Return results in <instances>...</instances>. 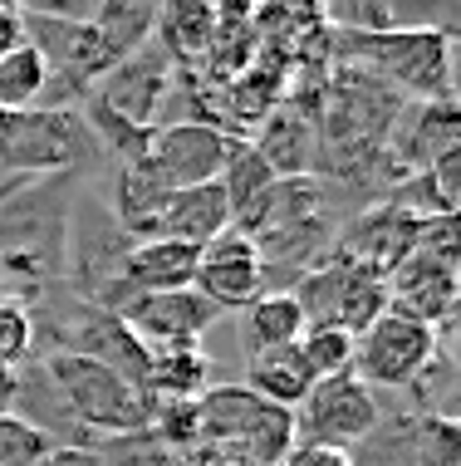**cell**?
Masks as SVG:
<instances>
[{"mask_svg":"<svg viewBox=\"0 0 461 466\" xmlns=\"http://www.w3.org/2000/svg\"><path fill=\"white\" fill-rule=\"evenodd\" d=\"M49 94V69L30 45H15L0 59V108L5 113H25L40 108V98Z\"/></svg>","mask_w":461,"mask_h":466,"instance_id":"cell-21","label":"cell"},{"mask_svg":"<svg viewBox=\"0 0 461 466\" xmlns=\"http://www.w3.org/2000/svg\"><path fill=\"white\" fill-rule=\"evenodd\" d=\"M226 226H231V201L221 192V182H206V187H186V192L167 197L157 241H177V246L202 250L206 241H216Z\"/></svg>","mask_w":461,"mask_h":466,"instance_id":"cell-11","label":"cell"},{"mask_svg":"<svg viewBox=\"0 0 461 466\" xmlns=\"http://www.w3.org/2000/svg\"><path fill=\"white\" fill-rule=\"evenodd\" d=\"M413 466H461V422L413 412Z\"/></svg>","mask_w":461,"mask_h":466,"instance_id":"cell-23","label":"cell"},{"mask_svg":"<svg viewBox=\"0 0 461 466\" xmlns=\"http://www.w3.org/2000/svg\"><path fill=\"white\" fill-rule=\"evenodd\" d=\"M40 369L55 388V398L65 402V412L74 418L79 432H89L94 442L104 437H123V432H143L153 402L138 383L118 378L114 369L79 354H40Z\"/></svg>","mask_w":461,"mask_h":466,"instance_id":"cell-3","label":"cell"},{"mask_svg":"<svg viewBox=\"0 0 461 466\" xmlns=\"http://www.w3.org/2000/svg\"><path fill=\"white\" fill-rule=\"evenodd\" d=\"M89 25L118 59H128V55H138V49H147V40H153L157 5H143V0H104V5H94Z\"/></svg>","mask_w":461,"mask_h":466,"instance_id":"cell-19","label":"cell"},{"mask_svg":"<svg viewBox=\"0 0 461 466\" xmlns=\"http://www.w3.org/2000/svg\"><path fill=\"white\" fill-rule=\"evenodd\" d=\"M280 466H354L344 451H319V447H295Z\"/></svg>","mask_w":461,"mask_h":466,"instance_id":"cell-28","label":"cell"},{"mask_svg":"<svg viewBox=\"0 0 461 466\" xmlns=\"http://www.w3.org/2000/svg\"><path fill=\"white\" fill-rule=\"evenodd\" d=\"M339 49L368 74L388 79L393 89L422 98V104H452L456 79V40L442 25H403L388 35H339Z\"/></svg>","mask_w":461,"mask_h":466,"instance_id":"cell-2","label":"cell"},{"mask_svg":"<svg viewBox=\"0 0 461 466\" xmlns=\"http://www.w3.org/2000/svg\"><path fill=\"white\" fill-rule=\"evenodd\" d=\"M319 25H334L344 35H388L403 30V10L383 5V0H339V5L319 10Z\"/></svg>","mask_w":461,"mask_h":466,"instance_id":"cell-24","label":"cell"},{"mask_svg":"<svg viewBox=\"0 0 461 466\" xmlns=\"http://www.w3.org/2000/svg\"><path fill=\"white\" fill-rule=\"evenodd\" d=\"M266 275H270V266L260 260L256 241L246 231H236V226H226L216 241H206L202 250H196L192 289L216 314H241L266 295Z\"/></svg>","mask_w":461,"mask_h":466,"instance_id":"cell-9","label":"cell"},{"mask_svg":"<svg viewBox=\"0 0 461 466\" xmlns=\"http://www.w3.org/2000/svg\"><path fill=\"white\" fill-rule=\"evenodd\" d=\"M246 143L260 153L270 172H276V182L285 177H305L309 167V118H295L290 108L270 113V118H260V133L246 137Z\"/></svg>","mask_w":461,"mask_h":466,"instance_id":"cell-18","label":"cell"},{"mask_svg":"<svg viewBox=\"0 0 461 466\" xmlns=\"http://www.w3.org/2000/svg\"><path fill=\"white\" fill-rule=\"evenodd\" d=\"M246 393H256L260 402H270V408L280 412H295L305 402V393L315 388V378H309L300 349H266V354H251L246 359V378H241Z\"/></svg>","mask_w":461,"mask_h":466,"instance_id":"cell-15","label":"cell"},{"mask_svg":"<svg viewBox=\"0 0 461 466\" xmlns=\"http://www.w3.org/2000/svg\"><path fill=\"white\" fill-rule=\"evenodd\" d=\"M295 349H300V359H305V369H309L315 383L354 373V334H348V329H334V324H309Z\"/></svg>","mask_w":461,"mask_h":466,"instance_id":"cell-22","label":"cell"},{"mask_svg":"<svg viewBox=\"0 0 461 466\" xmlns=\"http://www.w3.org/2000/svg\"><path fill=\"white\" fill-rule=\"evenodd\" d=\"M10 123H15V113L0 108V157H5V143H10Z\"/></svg>","mask_w":461,"mask_h":466,"instance_id":"cell-33","label":"cell"},{"mask_svg":"<svg viewBox=\"0 0 461 466\" xmlns=\"http://www.w3.org/2000/svg\"><path fill=\"white\" fill-rule=\"evenodd\" d=\"M211 388V359L202 344L153 349L143 373V393L153 402H196Z\"/></svg>","mask_w":461,"mask_h":466,"instance_id":"cell-14","label":"cell"},{"mask_svg":"<svg viewBox=\"0 0 461 466\" xmlns=\"http://www.w3.org/2000/svg\"><path fill=\"white\" fill-rule=\"evenodd\" d=\"M118 319L128 324V334L153 354V349H182L202 344L206 329L221 319L196 289H162V295H133L118 309Z\"/></svg>","mask_w":461,"mask_h":466,"instance_id":"cell-10","label":"cell"},{"mask_svg":"<svg viewBox=\"0 0 461 466\" xmlns=\"http://www.w3.org/2000/svg\"><path fill=\"white\" fill-rule=\"evenodd\" d=\"M94 157H104V153H98L79 108H25L10 123V143H5L0 167L10 177L35 182V177H74Z\"/></svg>","mask_w":461,"mask_h":466,"instance_id":"cell-5","label":"cell"},{"mask_svg":"<svg viewBox=\"0 0 461 466\" xmlns=\"http://www.w3.org/2000/svg\"><path fill=\"white\" fill-rule=\"evenodd\" d=\"M290 418H295V447L344 451L348 457V451L378 427L383 408H378V398H373L368 383H358L354 373H344V378L315 383Z\"/></svg>","mask_w":461,"mask_h":466,"instance_id":"cell-7","label":"cell"},{"mask_svg":"<svg viewBox=\"0 0 461 466\" xmlns=\"http://www.w3.org/2000/svg\"><path fill=\"white\" fill-rule=\"evenodd\" d=\"M35 354V324H30V305L20 295H0V369L20 373Z\"/></svg>","mask_w":461,"mask_h":466,"instance_id":"cell-25","label":"cell"},{"mask_svg":"<svg viewBox=\"0 0 461 466\" xmlns=\"http://www.w3.org/2000/svg\"><path fill=\"white\" fill-rule=\"evenodd\" d=\"M177 466H221V461L211 457L206 447H192V451H182V457H177Z\"/></svg>","mask_w":461,"mask_h":466,"instance_id":"cell-32","label":"cell"},{"mask_svg":"<svg viewBox=\"0 0 461 466\" xmlns=\"http://www.w3.org/2000/svg\"><path fill=\"white\" fill-rule=\"evenodd\" d=\"M162 94H167V74H162L157 59H147V49H138V55L123 59V65L108 74L104 84H94L89 98H98L104 108L123 113L128 123H143V128H153Z\"/></svg>","mask_w":461,"mask_h":466,"instance_id":"cell-12","label":"cell"},{"mask_svg":"<svg viewBox=\"0 0 461 466\" xmlns=\"http://www.w3.org/2000/svg\"><path fill=\"white\" fill-rule=\"evenodd\" d=\"M123 280L133 295H162V289H192L196 280V250L177 241H143L123 260Z\"/></svg>","mask_w":461,"mask_h":466,"instance_id":"cell-16","label":"cell"},{"mask_svg":"<svg viewBox=\"0 0 461 466\" xmlns=\"http://www.w3.org/2000/svg\"><path fill=\"white\" fill-rule=\"evenodd\" d=\"M55 451V442L40 432V427H30L25 418H0V466H45V457Z\"/></svg>","mask_w":461,"mask_h":466,"instance_id":"cell-27","label":"cell"},{"mask_svg":"<svg viewBox=\"0 0 461 466\" xmlns=\"http://www.w3.org/2000/svg\"><path fill=\"white\" fill-rule=\"evenodd\" d=\"M216 182H221V192H226V201H231V221H236L241 211H251L256 201L276 187V172L260 162V153L246 143V137H236L231 153H226V167H221Z\"/></svg>","mask_w":461,"mask_h":466,"instance_id":"cell-20","label":"cell"},{"mask_svg":"<svg viewBox=\"0 0 461 466\" xmlns=\"http://www.w3.org/2000/svg\"><path fill=\"white\" fill-rule=\"evenodd\" d=\"M388 309L413 314V319L446 329L456 314V236L452 217H432L417 226V241L403 260L388 270Z\"/></svg>","mask_w":461,"mask_h":466,"instance_id":"cell-4","label":"cell"},{"mask_svg":"<svg viewBox=\"0 0 461 466\" xmlns=\"http://www.w3.org/2000/svg\"><path fill=\"white\" fill-rule=\"evenodd\" d=\"M15 45H25V20H20L15 5H0V59H5Z\"/></svg>","mask_w":461,"mask_h":466,"instance_id":"cell-29","label":"cell"},{"mask_svg":"<svg viewBox=\"0 0 461 466\" xmlns=\"http://www.w3.org/2000/svg\"><path fill=\"white\" fill-rule=\"evenodd\" d=\"M236 137L216 123L186 118V123H167V128H153V143H147L143 162L153 167V177L167 187V192H186V187H206L221 177Z\"/></svg>","mask_w":461,"mask_h":466,"instance_id":"cell-8","label":"cell"},{"mask_svg":"<svg viewBox=\"0 0 461 466\" xmlns=\"http://www.w3.org/2000/svg\"><path fill=\"white\" fill-rule=\"evenodd\" d=\"M241 334H246V359L266 349H290L305 334V309L290 289H266L251 309H241Z\"/></svg>","mask_w":461,"mask_h":466,"instance_id":"cell-17","label":"cell"},{"mask_svg":"<svg viewBox=\"0 0 461 466\" xmlns=\"http://www.w3.org/2000/svg\"><path fill=\"white\" fill-rule=\"evenodd\" d=\"M196 447L221 466H280L295 451V418L241 383H211L196 398Z\"/></svg>","mask_w":461,"mask_h":466,"instance_id":"cell-1","label":"cell"},{"mask_svg":"<svg viewBox=\"0 0 461 466\" xmlns=\"http://www.w3.org/2000/svg\"><path fill=\"white\" fill-rule=\"evenodd\" d=\"M45 466H104L94 447H55L45 457Z\"/></svg>","mask_w":461,"mask_h":466,"instance_id":"cell-30","label":"cell"},{"mask_svg":"<svg viewBox=\"0 0 461 466\" xmlns=\"http://www.w3.org/2000/svg\"><path fill=\"white\" fill-rule=\"evenodd\" d=\"M98 461L104 466H177V457H172L167 447L157 442L153 432H123V437H104V442H94Z\"/></svg>","mask_w":461,"mask_h":466,"instance_id":"cell-26","label":"cell"},{"mask_svg":"<svg viewBox=\"0 0 461 466\" xmlns=\"http://www.w3.org/2000/svg\"><path fill=\"white\" fill-rule=\"evenodd\" d=\"M167 197L172 192L153 177V167L138 157V162H128V167H118L108 211H114L118 231L128 236L133 246H143V241H157V226H162V207H167Z\"/></svg>","mask_w":461,"mask_h":466,"instance_id":"cell-13","label":"cell"},{"mask_svg":"<svg viewBox=\"0 0 461 466\" xmlns=\"http://www.w3.org/2000/svg\"><path fill=\"white\" fill-rule=\"evenodd\" d=\"M15 393H20V373L0 369V418H10V412H15Z\"/></svg>","mask_w":461,"mask_h":466,"instance_id":"cell-31","label":"cell"},{"mask_svg":"<svg viewBox=\"0 0 461 466\" xmlns=\"http://www.w3.org/2000/svg\"><path fill=\"white\" fill-rule=\"evenodd\" d=\"M437 354H442V329L413 319V314L383 309L354 339V378L368 388H413Z\"/></svg>","mask_w":461,"mask_h":466,"instance_id":"cell-6","label":"cell"}]
</instances>
